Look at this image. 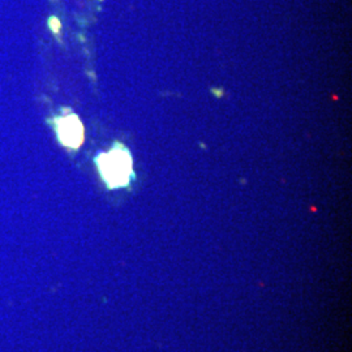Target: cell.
I'll return each instance as SVG.
<instances>
[{
  "mask_svg": "<svg viewBox=\"0 0 352 352\" xmlns=\"http://www.w3.org/2000/svg\"><path fill=\"white\" fill-rule=\"evenodd\" d=\"M96 162L109 188H122L129 183L132 176V158L124 148L116 146L109 153H102Z\"/></svg>",
  "mask_w": 352,
  "mask_h": 352,
  "instance_id": "cell-1",
  "label": "cell"
},
{
  "mask_svg": "<svg viewBox=\"0 0 352 352\" xmlns=\"http://www.w3.org/2000/svg\"><path fill=\"white\" fill-rule=\"evenodd\" d=\"M55 131L59 141L67 148L77 149L84 141V126L74 113L55 119Z\"/></svg>",
  "mask_w": 352,
  "mask_h": 352,
  "instance_id": "cell-2",
  "label": "cell"
}]
</instances>
